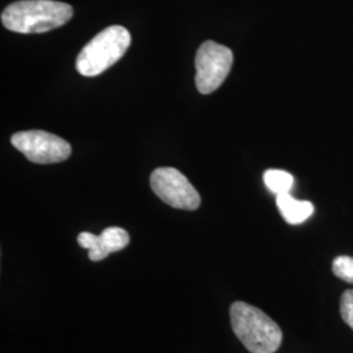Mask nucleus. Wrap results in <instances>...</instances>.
<instances>
[{
  "label": "nucleus",
  "mask_w": 353,
  "mask_h": 353,
  "mask_svg": "<svg viewBox=\"0 0 353 353\" xmlns=\"http://www.w3.org/2000/svg\"><path fill=\"white\" fill-rule=\"evenodd\" d=\"M151 188L168 205L194 211L201 205V195L189 179L174 168H157L151 174Z\"/></svg>",
  "instance_id": "6"
},
{
  "label": "nucleus",
  "mask_w": 353,
  "mask_h": 353,
  "mask_svg": "<svg viewBox=\"0 0 353 353\" xmlns=\"http://www.w3.org/2000/svg\"><path fill=\"white\" fill-rule=\"evenodd\" d=\"M77 242L83 249L88 250L90 261L100 262L109 254L125 249L130 243V236L122 228L110 227L106 228L100 236L83 232L79 234Z\"/></svg>",
  "instance_id": "7"
},
{
  "label": "nucleus",
  "mask_w": 353,
  "mask_h": 353,
  "mask_svg": "<svg viewBox=\"0 0 353 353\" xmlns=\"http://www.w3.org/2000/svg\"><path fill=\"white\" fill-rule=\"evenodd\" d=\"M130 45L131 34L126 28L108 26L80 51L76 59V70L87 77L100 75L121 61Z\"/></svg>",
  "instance_id": "3"
},
{
  "label": "nucleus",
  "mask_w": 353,
  "mask_h": 353,
  "mask_svg": "<svg viewBox=\"0 0 353 353\" xmlns=\"http://www.w3.org/2000/svg\"><path fill=\"white\" fill-rule=\"evenodd\" d=\"M332 271L335 276L347 281L353 283V258L352 256H338L332 263Z\"/></svg>",
  "instance_id": "10"
},
{
  "label": "nucleus",
  "mask_w": 353,
  "mask_h": 353,
  "mask_svg": "<svg viewBox=\"0 0 353 353\" xmlns=\"http://www.w3.org/2000/svg\"><path fill=\"white\" fill-rule=\"evenodd\" d=\"M11 143L17 151L34 164H57L71 156L68 141L42 130L13 134Z\"/></svg>",
  "instance_id": "4"
},
{
  "label": "nucleus",
  "mask_w": 353,
  "mask_h": 353,
  "mask_svg": "<svg viewBox=\"0 0 353 353\" xmlns=\"http://www.w3.org/2000/svg\"><path fill=\"white\" fill-rule=\"evenodd\" d=\"M230 323L249 352L275 353L283 341L278 323L249 303L237 301L230 306Z\"/></svg>",
  "instance_id": "2"
},
{
  "label": "nucleus",
  "mask_w": 353,
  "mask_h": 353,
  "mask_svg": "<svg viewBox=\"0 0 353 353\" xmlns=\"http://www.w3.org/2000/svg\"><path fill=\"white\" fill-rule=\"evenodd\" d=\"M265 186L271 192L281 195V194H288L292 186H293V176L288 172L279 170V169H270L267 170L263 176Z\"/></svg>",
  "instance_id": "9"
},
{
  "label": "nucleus",
  "mask_w": 353,
  "mask_h": 353,
  "mask_svg": "<svg viewBox=\"0 0 353 353\" xmlns=\"http://www.w3.org/2000/svg\"><path fill=\"white\" fill-rule=\"evenodd\" d=\"M233 64L232 50L214 41L201 45L195 58L196 88L203 94H210L219 88L230 72Z\"/></svg>",
  "instance_id": "5"
},
{
  "label": "nucleus",
  "mask_w": 353,
  "mask_h": 353,
  "mask_svg": "<svg viewBox=\"0 0 353 353\" xmlns=\"http://www.w3.org/2000/svg\"><path fill=\"white\" fill-rule=\"evenodd\" d=\"M341 316L353 330V290H345L341 296Z\"/></svg>",
  "instance_id": "11"
},
{
  "label": "nucleus",
  "mask_w": 353,
  "mask_h": 353,
  "mask_svg": "<svg viewBox=\"0 0 353 353\" xmlns=\"http://www.w3.org/2000/svg\"><path fill=\"white\" fill-rule=\"evenodd\" d=\"M276 205L284 220L292 225L303 224L314 212V205L312 203L297 201L290 195V192L278 195Z\"/></svg>",
  "instance_id": "8"
},
{
  "label": "nucleus",
  "mask_w": 353,
  "mask_h": 353,
  "mask_svg": "<svg viewBox=\"0 0 353 353\" xmlns=\"http://www.w3.org/2000/svg\"><path fill=\"white\" fill-rule=\"evenodd\" d=\"M70 4L54 0H20L1 13V23L8 30L23 34L46 33L71 20Z\"/></svg>",
  "instance_id": "1"
}]
</instances>
